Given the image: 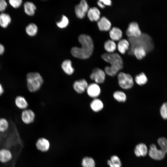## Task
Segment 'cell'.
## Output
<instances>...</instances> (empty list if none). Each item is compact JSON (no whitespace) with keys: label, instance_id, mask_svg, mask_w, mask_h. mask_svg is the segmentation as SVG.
Returning a JSON list of instances; mask_svg holds the SVG:
<instances>
[{"label":"cell","instance_id":"7","mask_svg":"<svg viewBox=\"0 0 167 167\" xmlns=\"http://www.w3.org/2000/svg\"><path fill=\"white\" fill-rule=\"evenodd\" d=\"M90 79L96 84L103 83L105 78V73L102 69L98 68L94 69L90 75Z\"/></svg>","mask_w":167,"mask_h":167},{"label":"cell","instance_id":"20","mask_svg":"<svg viewBox=\"0 0 167 167\" xmlns=\"http://www.w3.org/2000/svg\"><path fill=\"white\" fill-rule=\"evenodd\" d=\"M130 45L128 40L125 39H120L118 42L117 47L119 51L122 54H124L126 51H128L130 47Z\"/></svg>","mask_w":167,"mask_h":167},{"label":"cell","instance_id":"1","mask_svg":"<svg viewBox=\"0 0 167 167\" xmlns=\"http://www.w3.org/2000/svg\"><path fill=\"white\" fill-rule=\"evenodd\" d=\"M78 40L81 47H72L71 50V54L74 57L80 59L89 58L92 54L94 49L92 38L88 35L82 34L79 36Z\"/></svg>","mask_w":167,"mask_h":167},{"label":"cell","instance_id":"32","mask_svg":"<svg viewBox=\"0 0 167 167\" xmlns=\"http://www.w3.org/2000/svg\"><path fill=\"white\" fill-rule=\"evenodd\" d=\"M113 96L116 101L120 102H124L126 99L125 94L121 91H118L114 92Z\"/></svg>","mask_w":167,"mask_h":167},{"label":"cell","instance_id":"36","mask_svg":"<svg viewBox=\"0 0 167 167\" xmlns=\"http://www.w3.org/2000/svg\"><path fill=\"white\" fill-rule=\"evenodd\" d=\"M10 4L14 8L19 7L21 5L22 2L21 0H10Z\"/></svg>","mask_w":167,"mask_h":167},{"label":"cell","instance_id":"11","mask_svg":"<svg viewBox=\"0 0 167 167\" xmlns=\"http://www.w3.org/2000/svg\"><path fill=\"white\" fill-rule=\"evenodd\" d=\"M88 86L87 81L85 79H82L75 81L73 84V87L76 92L81 94L86 90Z\"/></svg>","mask_w":167,"mask_h":167},{"label":"cell","instance_id":"9","mask_svg":"<svg viewBox=\"0 0 167 167\" xmlns=\"http://www.w3.org/2000/svg\"><path fill=\"white\" fill-rule=\"evenodd\" d=\"M142 33L138 24L135 22H132L129 24L126 32L129 38L139 36Z\"/></svg>","mask_w":167,"mask_h":167},{"label":"cell","instance_id":"12","mask_svg":"<svg viewBox=\"0 0 167 167\" xmlns=\"http://www.w3.org/2000/svg\"><path fill=\"white\" fill-rule=\"evenodd\" d=\"M13 158V153L9 149L6 148L0 149V162L8 163L12 160Z\"/></svg>","mask_w":167,"mask_h":167},{"label":"cell","instance_id":"28","mask_svg":"<svg viewBox=\"0 0 167 167\" xmlns=\"http://www.w3.org/2000/svg\"><path fill=\"white\" fill-rule=\"evenodd\" d=\"M10 127V123L4 118H0V133H4L7 131Z\"/></svg>","mask_w":167,"mask_h":167},{"label":"cell","instance_id":"10","mask_svg":"<svg viewBox=\"0 0 167 167\" xmlns=\"http://www.w3.org/2000/svg\"><path fill=\"white\" fill-rule=\"evenodd\" d=\"M148 154L152 159L160 160L164 158L166 153L161 149H158L156 145L152 144L150 146Z\"/></svg>","mask_w":167,"mask_h":167},{"label":"cell","instance_id":"6","mask_svg":"<svg viewBox=\"0 0 167 167\" xmlns=\"http://www.w3.org/2000/svg\"><path fill=\"white\" fill-rule=\"evenodd\" d=\"M89 6L85 0L80 1L75 7V11L77 17L80 19L84 17L89 9Z\"/></svg>","mask_w":167,"mask_h":167},{"label":"cell","instance_id":"30","mask_svg":"<svg viewBox=\"0 0 167 167\" xmlns=\"http://www.w3.org/2000/svg\"><path fill=\"white\" fill-rule=\"evenodd\" d=\"M38 28L37 26L34 23L28 24L26 28V31L28 35L31 36L35 35L37 33Z\"/></svg>","mask_w":167,"mask_h":167},{"label":"cell","instance_id":"15","mask_svg":"<svg viewBox=\"0 0 167 167\" xmlns=\"http://www.w3.org/2000/svg\"><path fill=\"white\" fill-rule=\"evenodd\" d=\"M15 104L16 107L21 110L27 109L28 103L27 99L23 96L18 95L15 99Z\"/></svg>","mask_w":167,"mask_h":167},{"label":"cell","instance_id":"21","mask_svg":"<svg viewBox=\"0 0 167 167\" xmlns=\"http://www.w3.org/2000/svg\"><path fill=\"white\" fill-rule=\"evenodd\" d=\"M109 36L113 41L120 40L122 37V32L119 28L113 27L109 31Z\"/></svg>","mask_w":167,"mask_h":167},{"label":"cell","instance_id":"37","mask_svg":"<svg viewBox=\"0 0 167 167\" xmlns=\"http://www.w3.org/2000/svg\"><path fill=\"white\" fill-rule=\"evenodd\" d=\"M7 4L5 1L0 0V11H3L5 9Z\"/></svg>","mask_w":167,"mask_h":167},{"label":"cell","instance_id":"19","mask_svg":"<svg viewBox=\"0 0 167 167\" xmlns=\"http://www.w3.org/2000/svg\"><path fill=\"white\" fill-rule=\"evenodd\" d=\"M61 67L64 72L67 75H71L74 72L75 69L72 66L71 61L69 59L64 60L61 64Z\"/></svg>","mask_w":167,"mask_h":167},{"label":"cell","instance_id":"14","mask_svg":"<svg viewBox=\"0 0 167 167\" xmlns=\"http://www.w3.org/2000/svg\"><path fill=\"white\" fill-rule=\"evenodd\" d=\"M36 146L39 150L46 152L49 149L50 146L49 141L45 138H41L38 139L36 143Z\"/></svg>","mask_w":167,"mask_h":167},{"label":"cell","instance_id":"39","mask_svg":"<svg viewBox=\"0 0 167 167\" xmlns=\"http://www.w3.org/2000/svg\"><path fill=\"white\" fill-rule=\"evenodd\" d=\"M4 90L3 87L1 83H0V97L4 93Z\"/></svg>","mask_w":167,"mask_h":167},{"label":"cell","instance_id":"26","mask_svg":"<svg viewBox=\"0 0 167 167\" xmlns=\"http://www.w3.org/2000/svg\"><path fill=\"white\" fill-rule=\"evenodd\" d=\"M145 49L142 47H136L135 48L133 51V55L139 60L142 59L146 54Z\"/></svg>","mask_w":167,"mask_h":167},{"label":"cell","instance_id":"41","mask_svg":"<svg viewBox=\"0 0 167 167\" xmlns=\"http://www.w3.org/2000/svg\"><path fill=\"white\" fill-rule=\"evenodd\" d=\"M97 4L101 8H104L105 7V6L102 2L100 1L99 0L97 2Z\"/></svg>","mask_w":167,"mask_h":167},{"label":"cell","instance_id":"25","mask_svg":"<svg viewBox=\"0 0 167 167\" xmlns=\"http://www.w3.org/2000/svg\"><path fill=\"white\" fill-rule=\"evenodd\" d=\"M110 167H121L122 163L119 157L116 155L111 156L110 159L107 162Z\"/></svg>","mask_w":167,"mask_h":167},{"label":"cell","instance_id":"27","mask_svg":"<svg viewBox=\"0 0 167 167\" xmlns=\"http://www.w3.org/2000/svg\"><path fill=\"white\" fill-rule=\"evenodd\" d=\"M104 46L105 49L108 53H113L116 48L115 42L112 40L106 41L104 43Z\"/></svg>","mask_w":167,"mask_h":167},{"label":"cell","instance_id":"2","mask_svg":"<svg viewBox=\"0 0 167 167\" xmlns=\"http://www.w3.org/2000/svg\"><path fill=\"white\" fill-rule=\"evenodd\" d=\"M102 58L110 65L105 68V72L108 75H115L123 67L122 59L120 56L116 53H105L101 56Z\"/></svg>","mask_w":167,"mask_h":167},{"label":"cell","instance_id":"31","mask_svg":"<svg viewBox=\"0 0 167 167\" xmlns=\"http://www.w3.org/2000/svg\"><path fill=\"white\" fill-rule=\"evenodd\" d=\"M136 83L139 85H143L147 82L148 79L145 74L143 72L137 75L135 78Z\"/></svg>","mask_w":167,"mask_h":167},{"label":"cell","instance_id":"34","mask_svg":"<svg viewBox=\"0 0 167 167\" xmlns=\"http://www.w3.org/2000/svg\"><path fill=\"white\" fill-rule=\"evenodd\" d=\"M69 23V21L67 17L65 15H63L61 20L57 22L56 24L59 28H63L66 27Z\"/></svg>","mask_w":167,"mask_h":167},{"label":"cell","instance_id":"23","mask_svg":"<svg viewBox=\"0 0 167 167\" xmlns=\"http://www.w3.org/2000/svg\"><path fill=\"white\" fill-rule=\"evenodd\" d=\"M24 7L25 12L27 14L30 16L34 15L36 7L32 2H26L24 4Z\"/></svg>","mask_w":167,"mask_h":167},{"label":"cell","instance_id":"22","mask_svg":"<svg viewBox=\"0 0 167 167\" xmlns=\"http://www.w3.org/2000/svg\"><path fill=\"white\" fill-rule=\"evenodd\" d=\"M90 106L93 111L98 112L102 109L103 104L100 99L95 98L91 102Z\"/></svg>","mask_w":167,"mask_h":167},{"label":"cell","instance_id":"17","mask_svg":"<svg viewBox=\"0 0 167 167\" xmlns=\"http://www.w3.org/2000/svg\"><path fill=\"white\" fill-rule=\"evenodd\" d=\"M87 14L88 17L92 21H98L100 18V12L96 7L89 8Z\"/></svg>","mask_w":167,"mask_h":167},{"label":"cell","instance_id":"18","mask_svg":"<svg viewBox=\"0 0 167 167\" xmlns=\"http://www.w3.org/2000/svg\"><path fill=\"white\" fill-rule=\"evenodd\" d=\"M148 148L144 143H140L137 145L134 149V153L137 157L145 156L148 153Z\"/></svg>","mask_w":167,"mask_h":167},{"label":"cell","instance_id":"5","mask_svg":"<svg viewBox=\"0 0 167 167\" xmlns=\"http://www.w3.org/2000/svg\"><path fill=\"white\" fill-rule=\"evenodd\" d=\"M118 78L119 85L123 89H129L133 86V79L129 74L120 72L118 74Z\"/></svg>","mask_w":167,"mask_h":167},{"label":"cell","instance_id":"3","mask_svg":"<svg viewBox=\"0 0 167 167\" xmlns=\"http://www.w3.org/2000/svg\"><path fill=\"white\" fill-rule=\"evenodd\" d=\"M128 40L130 46L127 52L130 55H133V50L136 47L143 48L146 52L151 51L154 47L153 43L151 37L147 33H142L139 36L129 38Z\"/></svg>","mask_w":167,"mask_h":167},{"label":"cell","instance_id":"38","mask_svg":"<svg viewBox=\"0 0 167 167\" xmlns=\"http://www.w3.org/2000/svg\"><path fill=\"white\" fill-rule=\"evenodd\" d=\"M100 1L105 5L110 6L112 4V2L110 0H100Z\"/></svg>","mask_w":167,"mask_h":167},{"label":"cell","instance_id":"35","mask_svg":"<svg viewBox=\"0 0 167 167\" xmlns=\"http://www.w3.org/2000/svg\"><path fill=\"white\" fill-rule=\"evenodd\" d=\"M160 113L164 119H167V103H164L160 109Z\"/></svg>","mask_w":167,"mask_h":167},{"label":"cell","instance_id":"40","mask_svg":"<svg viewBox=\"0 0 167 167\" xmlns=\"http://www.w3.org/2000/svg\"><path fill=\"white\" fill-rule=\"evenodd\" d=\"M4 51V46L1 44H0V55L2 54Z\"/></svg>","mask_w":167,"mask_h":167},{"label":"cell","instance_id":"42","mask_svg":"<svg viewBox=\"0 0 167 167\" xmlns=\"http://www.w3.org/2000/svg\"><path fill=\"white\" fill-rule=\"evenodd\" d=\"M0 167H1V166H0Z\"/></svg>","mask_w":167,"mask_h":167},{"label":"cell","instance_id":"13","mask_svg":"<svg viewBox=\"0 0 167 167\" xmlns=\"http://www.w3.org/2000/svg\"><path fill=\"white\" fill-rule=\"evenodd\" d=\"M87 93L90 97L95 98L97 97L101 93V89L98 85L96 83H91L86 89Z\"/></svg>","mask_w":167,"mask_h":167},{"label":"cell","instance_id":"33","mask_svg":"<svg viewBox=\"0 0 167 167\" xmlns=\"http://www.w3.org/2000/svg\"><path fill=\"white\" fill-rule=\"evenodd\" d=\"M157 141L161 149L165 153H167V139L164 137H161L158 139Z\"/></svg>","mask_w":167,"mask_h":167},{"label":"cell","instance_id":"4","mask_svg":"<svg viewBox=\"0 0 167 167\" xmlns=\"http://www.w3.org/2000/svg\"><path fill=\"white\" fill-rule=\"evenodd\" d=\"M26 81L27 89L32 93L38 91L44 82L42 76L37 72L28 73L26 75Z\"/></svg>","mask_w":167,"mask_h":167},{"label":"cell","instance_id":"29","mask_svg":"<svg viewBox=\"0 0 167 167\" xmlns=\"http://www.w3.org/2000/svg\"><path fill=\"white\" fill-rule=\"evenodd\" d=\"M81 165L83 167H95V163L94 159L90 157L86 156L82 160Z\"/></svg>","mask_w":167,"mask_h":167},{"label":"cell","instance_id":"16","mask_svg":"<svg viewBox=\"0 0 167 167\" xmlns=\"http://www.w3.org/2000/svg\"><path fill=\"white\" fill-rule=\"evenodd\" d=\"M97 25L100 30L107 31L110 29L111 24L106 17L103 16L98 21Z\"/></svg>","mask_w":167,"mask_h":167},{"label":"cell","instance_id":"8","mask_svg":"<svg viewBox=\"0 0 167 167\" xmlns=\"http://www.w3.org/2000/svg\"><path fill=\"white\" fill-rule=\"evenodd\" d=\"M20 118L24 124H29L34 121L35 114L31 109H27L22 110Z\"/></svg>","mask_w":167,"mask_h":167},{"label":"cell","instance_id":"24","mask_svg":"<svg viewBox=\"0 0 167 167\" xmlns=\"http://www.w3.org/2000/svg\"><path fill=\"white\" fill-rule=\"evenodd\" d=\"M10 15L7 14L2 13L0 14V25L4 28H6L11 21Z\"/></svg>","mask_w":167,"mask_h":167}]
</instances>
